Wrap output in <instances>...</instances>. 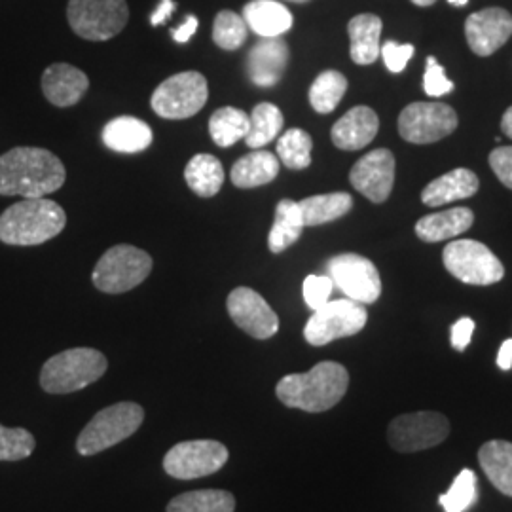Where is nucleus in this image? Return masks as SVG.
<instances>
[{"label": "nucleus", "mask_w": 512, "mask_h": 512, "mask_svg": "<svg viewBox=\"0 0 512 512\" xmlns=\"http://www.w3.org/2000/svg\"><path fill=\"white\" fill-rule=\"evenodd\" d=\"M65 179V165L46 148H12L0 156V196L44 198L57 192Z\"/></svg>", "instance_id": "1"}, {"label": "nucleus", "mask_w": 512, "mask_h": 512, "mask_svg": "<svg viewBox=\"0 0 512 512\" xmlns=\"http://www.w3.org/2000/svg\"><path fill=\"white\" fill-rule=\"evenodd\" d=\"M349 374L346 366L323 361L304 374H287L275 387V395L289 408L311 414L327 412L340 403L348 391Z\"/></svg>", "instance_id": "2"}, {"label": "nucleus", "mask_w": 512, "mask_h": 512, "mask_svg": "<svg viewBox=\"0 0 512 512\" xmlns=\"http://www.w3.org/2000/svg\"><path fill=\"white\" fill-rule=\"evenodd\" d=\"M67 215L59 203L31 198L10 205L0 215V241L6 245H42L63 232Z\"/></svg>", "instance_id": "3"}, {"label": "nucleus", "mask_w": 512, "mask_h": 512, "mask_svg": "<svg viewBox=\"0 0 512 512\" xmlns=\"http://www.w3.org/2000/svg\"><path fill=\"white\" fill-rule=\"evenodd\" d=\"M107 357L92 348H73L50 357L40 370L46 393L67 395L95 384L107 372Z\"/></svg>", "instance_id": "4"}, {"label": "nucleus", "mask_w": 512, "mask_h": 512, "mask_svg": "<svg viewBox=\"0 0 512 512\" xmlns=\"http://www.w3.org/2000/svg\"><path fill=\"white\" fill-rule=\"evenodd\" d=\"M145 421V410L137 403H116L99 410L76 440L80 456H95L129 439Z\"/></svg>", "instance_id": "5"}, {"label": "nucleus", "mask_w": 512, "mask_h": 512, "mask_svg": "<svg viewBox=\"0 0 512 512\" xmlns=\"http://www.w3.org/2000/svg\"><path fill=\"white\" fill-rule=\"evenodd\" d=\"M152 272V258L133 245L110 247L93 270V285L107 294L128 293Z\"/></svg>", "instance_id": "6"}, {"label": "nucleus", "mask_w": 512, "mask_h": 512, "mask_svg": "<svg viewBox=\"0 0 512 512\" xmlns=\"http://www.w3.org/2000/svg\"><path fill=\"white\" fill-rule=\"evenodd\" d=\"M67 19L78 37L105 42L128 25L129 6L126 0H69Z\"/></svg>", "instance_id": "7"}, {"label": "nucleus", "mask_w": 512, "mask_h": 512, "mask_svg": "<svg viewBox=\"0 0 512 512\" xmlns=\"http://www.w3.org/2000/svg\"><path fill=\"white\" fill-rule=\"evenodd\" d=\"M442 260L446 270L467 285H494L505 275L501 260L484 243L475 239H456L448 243Z\"/></svg>", "instance_id": "8"}, {"label": "nucleus", "mask_w": 512, "mask_h": 512, "mask_svg": "<svg viewBox=\"0 0 512 512\" xmlns=\"http://www.w3.org/2000/svg\"><path fill=\"white\" fill-rule=\"evenodd\" d=\"M209 97L207 80L198 71H184L164 80L152 93L150 105L165 120H184L198 114Z\"/></svg>", "instance_id": "9"}, {"label": "nucleus", "mask_w": 512, "mask_h": 512, "mask_svg": "<svg viewBox=\"0 0 512 512\" xmlns=\"http://www.w3.org/2000/svg\"><path fill=\"white\" fill-rule=\"evenodd\" d=\"M368 311L355 300H329L323 308L313 311L306 323L304 338L311 346H327L334 340L349 338L365 329Z\"/></svg>", "instance_id": "10"}, {"label": "nucleus", "mask_w": 512, "mask_h": 512, "mask_svg": "<svg viewBox=\"0 0 512 512\" xmlns=\"http://www.w3.org/2000/svg\"><path fill=\"white\" fill-rule=\"evenodd\" d=\"M450 435V421L439 412H414L397 416L387 427V442L393 450L414 454L439 446Z\"/></svg>", "instance_id": "11"}, {"label": "nucleus", "mask_w": 512, "mask_h": 512, "mask_svg": "<svg viewBox=\"0 0 512 512\" xmlns=\"http://www.w3.org/2000/svg\"><path fill=\"white\" fill-rule=\"evenodd\" d=\"M228 461V448L219 440H186L175 444L164 458V471L177 480L215 475Z\"/></svg>", "instance_id": "12"}, {"label": "nucleus", "mask_w": 512, "mask_h": 512, "mask_svg": "<svg viewBox=\"0 0 512 512\" xmlns=\"http://www.w3.org/2000/svg\"><path fill=\"white\" fill-rule=\"evenodd\" d=\"M327 275L332 283L359 304H374L382 294V279L378 268L355 253L332 256L327 262Z\"/></svg>", "instance_id": "13"}, {"label": "nucleus", "mask_w": 512, "mask_h": 512, "mask_svg": "<svg viewBox=\"0 0 512 512\" xmlns=\"http://www.w3.org/2000/svg\"><path fill=\"white\" fill-rule=\"evenodd\" d=\"M458 128L456 110L444 103H412L399 116V133L412 145H429Z\"/></svg>", "instance_id": "14"}, {"label": "nucleus", "mask_w": 512, "mask_h": 512, "mask_svg": "<svg viewBox=\"0 0 512 512\" xmlns=\"http://www.w3.org/2000/svg\"><path fill=\"white\" fill-rule=\"evenodd\" d=\"M226 308L239 329L256 340H268L279 330L277 313L260 294L249 287L234 289L226 300Z\"/></svg>", "instance_id": "15"}, {"label": "nucleus", "mask_w": 512, "mask_h": 512, "mask_svg": "<svg viewBox=\"0 0 512 512\" xmlns=\"http://www.w3.org/2000/svg\"><path fill=\"white\" fill-rule=\"evenodd\" d=\"M349 181L366 200L384 203L395 183V156L387 148L368 152L349 173Z\"/></svg>", "instance_id": "16"}, {"label": "nucleus", "mask_w": 512, "mask_h": 512, "mask_svg": "<svg viewBox=\"0 0 512 512\" xmlns=\"http://www.w3.org/2000/svg\"><path fill=\"white\" fill-rule=\"evenodd\" d=\"M469 48L480 57L495 54L512 37V16L503 8H486L465 21Z\"/></svg>", "instance_id": "17"}, {"label": "nucleus", "mask_w": 512, "mask_h": 512, "mask_svg": "<svg viewBox=\"0 0 512 512\" xmlns=\"http://www.w3.org/2000/svg\"><path fill=\"white\" fill-rule=\"evenodd\" d=\"M289 46L281 37L260 38L247 55V74L260 88L275 86L289 65Z\"/></svg>", "instance_id": "18"}, {"label": "nucleus", "mask_w": 512, "mask_h": 512, "mask_svg": "<svg viewBox=\"0 0 512 512\" xmlns=\"http://www.w3.org/2000/svg\"><path fill=\"white\" fill-rule=\"evenodd\" d=\"M90 88L88 76L67 63H54L42 74L44 97L59 109L76 105Z\"/></svg>", "instance_id": "19"}, {"label": "nucleus", "mask_w": 512, "mask_h": 512, "mask_svg": "<svg viewBox=\"0 0 512 512\" xmlns=\"http://www.w3.org/2000/svg\"><path fill=\"white\" fill-rule=\"evenodd\" d=\"M380 129L378 114L368 107L348 110L330 131L332 143L340 150H361L370 145Z\"/></svg>", "instance_id": "20"}, {"label": "nucleus", "mask_w": 512, "mask_h": 512, "mask_svg": "<svg viewBox=\"0 0 512 512\" xmlns=\"http://www.w3.org/2000/svg\"><path fill=\"white\" fill-rule=\"evenodd\" d=\"M247 27L260 38L283 37L293 27V14L277 0H251L243 8Z\"/></svg>", "instance_id": "21"}, {"label": "nucleus", "mask_w": 512, "mask_h": 512, "mask_svg": "<svg viewBox=\"0 0 512 512\" xmlns=\"http://www.w3.org/2000/svg\"><path fill=\"white\" fill-rule=\"evenodd\" d=\"M478 190V177L471 169H454L433 183L427 184L421 192V202L427 207H437L446 203L459 202L475 196Z\"/></svg>", "instance_id": "22"}, {"label": "nucleus", "mask_w": 512, "mask_h": 512, "mask_svg": "<svg viewBox=\"0 0 512 512\" xmlns=\"http://www.w3.org/2000/svg\"><path fill=\"white\" fill-rule=\"evenodd\" d=\"M101 137L110 150L122 154H137L152 145V129L143 120L133 116H120L110 120Z\"/></svg>", "instance_id": "23"}, {"label": "nucleus", "mask_w": 512, "mask_h": 512, "mask_svg": "<svg viewBox=\"0 0 512 512\" xmlns=\"http://www.w3.org/2000/svg\"><path fill=\"white\" fill-rule=\"evenodd\" d=\"M475 215L467 207H456L442 213L421 217L416 224V234L425 243H439L444 239L456 238L473 226Z\"/></svg>", "instance_id": "24"}, {"label": "nucleus", "mask_w": 512, "mask_h": 512, "mask_svg": "<svg viewBox=\"0 0 512 512\" xmlns=\"http://www.w3.org/2000/svg\"><path fill=\"white\" fill-rule=\"evenodd\" d=\"M382 19L374 14H359L348 23L349 54L357 65H372L380 57Z\"/></svg>", "instance_id": "25"}, {"label": "nucleus", "mask_w": 512, "mask_h": 512, "mask_svg": "<svg viewBox=\"0 0 512 512\" xmlns=\"http://www.w3.org/2000/svg\"><path fill=\"white\" fill-rule=\"evenodd\" d=\"M478 461L495 488L512 497V442L490 440L478 450Z\"/></svg>", "instance_id": "26"}, {"label": "nucleus", "mask_w": 512, "mask_h": 512, "mask_svg": "<svg viewBox=\"0 0 512 512\" xmlns=\"http://www.w3.org/2000/svg\"><path fill=\"white\" fill-rule=\"evenodd\" d=\"M277 175H279L277 156L268 150H255L239 158L232 167L230 179L234 186L247 190V188H258V186L272 183Z\"/></svg>", "instance_id": "27"}, {"label": "nucleus", "mask_w": 512, "mask_h": 512, "mask_svg": "<svg viewBox=\"0 0 512 512\" xmlns=\"http://www.w3.org/2000/svg\"><path fill=\"white\" fill-rule=\"evenodd\" d=\"M304 220L298 203L293 200H281L275 209V220L270 236H268V247L272 253H283L291 245H294L302 232H304Z\"/></svg>", "instance_id": "28"}, {"label": "nucleus", "mask_w": 512, "mask_h": 512, "mask_svg": "<svg viewBox=\"0 0 512 512\" xmlns=\"http://www.w3.org/2000/svg\"><path fill=\"white\" fill-rule=\"evenodd\" d=\"M184 179L200 198H213L224 184V167L213 154H198L186 165Z\"/></svg>", "instance_id": "29"}, {"label": "nucleus", "mask_w": 512, "mask_h": 512, "mask_svg": "<svg viewBox=\"0 0 512 512\" xmlns=\"http://www.w3.org/2000/svg\"><path fill=\"white\" fill-rule=\"evenodd\" d=\"M304 226H321L332 220L342 219L353 207V198L346 192L311 196L298 202Z\"/></svg>", "instance_id": "30"}, {"label": "nucleus", "mask_w": 512, "mask_h": 512, "mask_svg": "<svg viewBox=\"0 0 512 512\" xmlns=\"http://www.w3.org/2000/svg\"><path fill=\"white\" fill-rule=\"evenodd\" d=\"M167 512H236V497L226 490H196L169 501Z\"/></svg>", "instance_id": "31"}, {"label": "nucleus", "mask_w": 512, "mask_h": 512, "mask_svg": "<svg viewBox=\"0 0 512 512\" xmlns=\"http://www.w3.org/2000/svg\"><path fill=\"white\" fill-rule=\"evenodd\" d=\"M249 126L251 118L247 112L234 107H224L213 112L209 120V133L217 147H232L241 139H245V135L249 133Z\"/></svg>", "instance_id": "32"}, {"label": "nucleus", "mask_w": 512, "mask_h": 512, "mask_svg": "<svg viewBox=\"0 0 512 512\" xmlns=\"http://www.w3.org/2000/svg\"><path fill=\"white\" fill-rule=\"evenodd\" d=\"M348 92V78L338 71L319 74L310 88L311 109L319 114H329L340 105Z\"/></svg>", "instance_id": "33"}, {"label": "nucleus", "mask_w": 512, "mask_h": 512, "mask_svg": "<svg viewBox=\"0 0 512 512\" xmlns=\"http://www.w3.org/2000/svg\"><path fill=\"white\" fill-rule=\"evenodd\" d=\"M283 114L272 103L256 105L251 114L249 133L245 135L247 147L262 148L270 145L283 129Z\"/></svg>", "instance_id": "34"}, {"label": "nucleus", "mask_w": 512, "mask_h": 512, "mask_svg": "<svg viewBox=\"0 0 512 512\" xmlns=\"http://www.w3.org/2000/svg\"><path fill=\"white\" fill-rule=\"evenodd\" d=\"M311 135L304 129H287L277 141L279 162L289 169H306L311 164Z\"/></svg>", "instance_id": "35"}, {"label": "nucleus", "mask_w": 512, "mask_h": 512, "mask_svg": "<svg viewBox=\"0 0 512 512\" xmlns=\"http://www.w3.org/2000/svg\"><path fill=\"white\" fill-rule=\"evenodd\" d=\"M249 37V27L243 16L232 10H222L213 23V40L220 50L236 52Z\"/></svg>", "instance_id": "36"}, {"label": "nucleus", "mask_w": 512, "mask_h": 512, "mask_svg": "<svg viewBox=\"0 0 512 512\" xmlns=\"http://www.w3.org/2000/svg\"><path fill=\"white\" fill-rule=\"evenodd\" d=\"M476 475L471 469H463L450 490L439 497L440 507L444 512H465L476 501Z\"/></svg>", "instance_id": "37"}, {"label": "nucleus", "mask_w": 512, "mask_h": 512, "mask_svg": "<svg viewBox=\"0 0 512 512\" xmlns=\"http://www.w3.org/2000/svg\"><path fill=\"white\" fill-rule=\"evenodd\" d=\"M37 440L23 427L6 429L0 425V461H21L35 452Z\"/></svg>", "instance_id": "38"}, {"label": "nucleus", "mask_w": 512, "mask_h": 512, "mask_svg": "<svg viewBox=\"0 0 512 512\" xmlns=\"http://www.w3.org/2000/svg\"><path fill=\"white\" fill-rule=\"evenodd\" d=\"M423 90L429 97H442L454 92V82L444 73V67L435 57H427L425 74H423Z\"/></svg>", "instance_id": "39"}, {"label": "nucleus", "mask_w": 512, "mask_h": 512, "mask_svg": "<svg viewBox=\"0 0 512 512\" xmlns=\"http://www.w3.org/2000/svg\"><path fill=\"white\" fill-rule=\"evenodd\" d=\"M332 289H334V283L329 275H308L304 279V287H302L308 308L313 311L323 308L330 300Z\"/></svg>", "instance_id": "40"}, {"label": "nucleus", "mask_w": 512, "mask_h": 512, "mask_svg": "<svg viewBox=\"0 0 512 512\" xmlns=\"http://www.w3.org/2000/svg\"><path fill=\"white\" fill-rule=\"evenodd\" d=\"M414 52L416 50L412 44H397L393 40H387L380 48V55L384 57L385 67L395 74L403 73Z\"/></svg>", "instance_id": "41"}, {"label": "nucleus", "mask_w": 512, "mask_h": 512, "mask_svg": "<svg viewBox=\"0 0 512 512\" xmlns=\"http://www.w3.org/2000/svg\"><path fill=\"white\" fill-rule=\"evenodd\" d=\"M490 167L497 179L512 190V147H497L490 154Z\"/></svg>", "instance_id": "42"}, {"label": "nucleus", "mask_w": 512, "mask_h": 512, "mask_svg": "<svg viewBox=\"0 0 512 512\" xmlns=\"http://www.w3.org/2000/svg\"><path fill=\"white\" fill-rule=\"evenodd\" d=\"M473 332H475V321L469 319V317H461L454 327H452V346L458 351H465L467 346L471 344V338H473Z\"/></svg>", "instance_id": "43"}, {"label": "nucleus", "mask_w": 512, "mask_h": 512, "mask_svg": "<svg viewBox=\"0 0 512 512\" xmlns=\"http://www.w3.org/2000/svg\"><path fill=\"white\" fill-rule=\"evenodd\" d=\"M198 25H200V21H198L196 16H188V18L184 19V23L181 27L171 29V37H173L175 42H179V44H186L190 38L196 35Z\"/></svg>", "instance_id": "44"}, {"label": "nucleus", "mask_w": 512, "mask_h": 512, "mask_svg": "<svg viewBox=\"0 0 512 512\" xmlns=\"http://www.w3.org/2000/svg\"><path fill=\"white\" fill-rule=\"evenodd\" d=\"M175 10H177V2H173V0H162L160 6H158V8L152 12V16H150V25H152V27L162 25L167 19L171 18V14H173Z\"/></svg>", "instance_id": "45"}, {"label": "nucleus", "mask_w": 512, "mask_h": 512, "mask_svg": "<svg viewBox=\"0 0 512 512\" xmlns=\"http://www.w3.org/2000/svg\"><path fill=\"white\" fill-rule=\"evenodd\" d=\"M497 366L501 370H511L512 368V338L511 340H505L503 346L497 353Z\"/></svg>", "instance_id": "46"}, {"label": "nucleus", "mask_w": 512, "mask_h": 512, "mask_svg": "<svg viewBox=\"0 0 512 512\" xmlns=\"http://www.w3.org/2000/svg\"><path fill=\"white\" fill-rule=\"evenodd\" d=\"M501 129H503V133H505L509 139H512V107L511 109H507V112L503 114Z\"/></svg>", "instance_id": "47"}, {"label": "nucleus", "mask_w": 512, "mask_h": 512, "mask_svg": "<svg viewBox=\"0 0 512 512\" xmlns=\"http://www.w3.org/2000/svg\"><path fill=\"white\" fill-rule=\"evenodd\" d=\"M416 6H421V8H427V6H431V4H435L437 0H412Z\"/></svg>", "instance_id": "48"}, {"label": "nucleus", "mask_w": 512, "mask_h": 512, "mask_svg": "<svg viewBox=\"0 0 512 512\" xmlns=\"http://www.w3.org/2000/svg\"><path fill=\"white\" fill-rule=\"evenodd\" d=\"M448 4L461 8V6H467V4H469V0H448Z\"/></svg>", "instance_id": "49"}, {"label": "nucleus", "mask_w": 512, "mask_h": 512, "mask_svg": "<svg viewBox=\"0 0 512 512\" xmlns=\"http://www.w3.org/2000/svg\"><path fill=\"white\" fill-rule=\"evenodd\" d=\"M285 2H294V4H306V2H310V0H285Z\"/></svg>", "instance_id": "50"}]
</instances>
